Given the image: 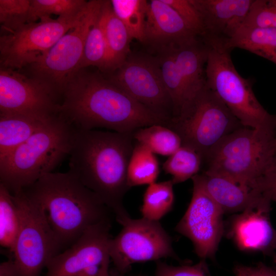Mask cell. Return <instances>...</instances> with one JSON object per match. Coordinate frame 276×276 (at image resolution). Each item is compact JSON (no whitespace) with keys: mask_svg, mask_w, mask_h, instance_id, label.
I'll return each instance as SVG.
<instances>
[{"mask_svg":"<svg viewBox=\"0 0 276 276\" xmlns=\"http://www.w3.org/2000/svg\"><path fill=\"white\" fill-rule=\"evenodd\" d=\"M59 113L78 129L104 128L133 133L153 125L166 126L170 119L134 99L109 79L81 70L63 93Z\"/></svg>","mask_w":276,"mask_h":276,"instance_id":"cell-1","label":"cell"},{"mask_svg":"<svg viewBox=\"0 0 276 276\" xmlns=\"http://www.w3.org/2000/svg\"><path fill=\"white\" fill-rule=\"evenodd\" d=\"M133 133L75 128L69 171L95 193L121 225L130 217L123 205L129 189L127 168L135 142Z\"/></svg>","mask_w":276,"mask_h":276,"instance_id":"cell-2","label":"cell"},{"mask_svg":"<svg viewBox=\"0 0 276 276\" xmlns=\"http://www.w3.org/2000/svg\"><path fill=\"white\" fill-rule=\"evenodd\" d=\"M24 191L44 209L63 248L91 226L110 220V210L69 171L47 174Z\"/></svg>","mask_w":276,"mask_h":276,"instance_id":"cell-3","label":"cell"},{"mask_svg":"<svg viewBox=\"0 0 276 276\" xmlns=\"http://www.w3.org/2000/svg\"><path fill=\"white\" fill-rule=\"evenodd\" d=\"M75 130L59 113L0 160V183L13 194L53 172L69 155Z\"/></svg>","mask_w":276,"mask_h":276,"instance_id":"cell-4","label":"cell"},{"mask_svg":"<svg viewBox=\"0 0 276 276\" xmlns=\"http://www.w3.org/2000/svg\"><path fill=\"white\" fill-rule=\"evenodd\" d=\"M275 140L276 125L258 129L242 126L208 152L203 171L260 192L259 184L276 154Z\"/></svg>","mask_w":276,"mask_h":276,"instance_id":"cell-5","label":"cell"},{"mask_svg":"<svg viewBox=\"0 0 276 276\" xmlns=\"http://www.w3.org/2000/svg\"><path fill=\"white\" fill-rule=\"evenodd\" d=\"M208 48L206 85L223 102L243 126L254 129L276 125V115L269 113L260 103L249 79L236 70L226 41L202 37Z\"/></svg>","mask_w":276,"mask_h":276,"instance_id":"cell-6","label":"cell"},{"mask_svg":"<svg viewBox=\"0 0 276 276\" xmlns=\"http://www.w3.org/2000/svg\"><path fill=\"white\" fill-rule=\"evenodd\" d=\"M12 195L20 217L19 230L11 252L17 276H40L63 247L42 206L24 190Z\"/></svg>","mask_w":276,"mask_h":276,"instance_id":"cell-7","label":"cell"},{"mask_svg":"<svg viewBox=\"0 0 276 276\" xmlns=\"http://www.w3.org/2000/svg\"><path fill=\"white\" fill-rule=\"evenodd\" d=\"M203 158L225 136L243 126L218 97L206 87L184 116L172 118L167 126Z\"/></svg>","mask_w":276,"mask_h":276,"instance_id":"cell-8","label":"cell"},{"mask_svg":"<svg viewBox=\"0 0 276 276\" xmlns=\"http://www.w3.org/2000/svg\"><path fill=\"white\" fill-rule=\"evenodd\" d=\"M104 1H88L85 12L74 27L63 35L36 63L27 67L29 76L45 83L57 96L79 71L88 32L102 10Z\"/></svg>","mask_w":276,"mask_h":276,"instance_id":"cell-9","label":"cell"},{"mask_svg":"<svg viewBox=\"0 0 276 276\" xmlns=\"http://www.w3.org/2000/svg\"><path fill=\"white\" fill-rule=\"evenodd\" d=\"M85 8L75 15L43 17L27 23L0 37L1 67L19 70L36 63L79 22Z\"/></svg>","mask_w":276,"mask_h":276,"instance_id":"cell-10","label":"cell"},{"mask_svg":"<svg viewBox=\"0 0 276 276\" xmlns=\"http://www.w3.org/2000/svg\"><path fill=\"white\" fill-rule=\"evenodd\" d=\"M109 243L114 268L126 274L133 264L171 258L178 260L172 240L158 221L131 218Z\"/></svg>","mask_w":276,"mask_h":276,"instance_id":"cell-11","label":"cell"},{"mask_svg":"<svg viewBox=\"0 0 276 276\" xmlns=\"http://www.w3.org/2000/svg\"><path fill=\"white\" fill-rule=\"evenodd\" d=\"M111 220L91 226L54 257L45 276H112L109 243Z\"/></svg>","mask_w":276,"mask_h":276,"instance_id":"cell-12","label":"cell"},{"mask_svg":"<svg viewBox=\"0 0 276 276\" xmlns=\"http://www.w3.org/2000/svg\"><path fill=\"white\" fill-rule=\"evenodd\" d=\"M134 99L171 120L172 104L156 57L129 55L109 79Z\"/></svg>","mask_w":276,"mask_h":276,"instance_id":"cell-13","label":"cell"},{"mask_svg":"<svg viewBox=\"0 0 276 276\" xmlns=\"http://www.w3.org/2000/svg\"><path fill=\"white\" fill-rule=\"evenodd\" d=\"M53 89L19 70L1 67L0 114L50 116L59 113Z\"/></svg>","mask_w":276,"mask_h":276,"instance_id":"cell-14","label":"cell"},{"mask_svg":"<svg viewBox=\"0 0 276 276\" xmlns=\"http://www.w3.org/2000/svg\"><path fill=\"white\" fill-rule=\"evenodd\" d=\"M193 183L191 201L175 231L192 241L201 260L213 259L224 232V213L197 182Z\"/></svg>","mask_w":276,"mask_h":276,"instance_id":"cell-15","label":"cell"},{"mask_svg":"<svg viewBox=\"0 0 276 276\" xmlns=\"http://www.w3.org/2000/svg\"><path fill=\"white\" fill-rule=\"evenodd\" d=\"M270 203L265 200L232 219L228 236L240 250L266 253L276 248V232L268 217Z\"/></svg>","mask_w":276,"mask_h":276,"instance_id":"cell-16","label":"cell"},{"mask_svg":"<svg viewBox=\"0 0 276 276\" xmlns=\"http://www.w3.org/2000/svg\"><path fill=\"white\" fill-rule=\"evenodd\" d=\"M199 37L189 29L177 12L163 0L148 2L144 43L158 54Z\"/></svg>","mask_w":276,"mask_h":276,"instance_id":"cell-17","label":"cell"},{"mask_svg":"<svg viewBox=\"0 0 276 276\" xmlns=\"http://www.w3.org/2000/svg\"><path fill=\"white\" fill-rule=\"evenodd\" d=\"M203 25L201 37L227 41L242 26L253 0H190Z\"/></svg>","mask_w":276,"mask_h":276,"instance_id":"cell-18","label":"cell"},{"mask_svg":"<svg viewBox=\"0 0 276 276\" xmlns=\"http://www.w3.org/2000/svg\"><path fill=\"white\" fill-rule=\"evenodd\" d=\"M224 213L242 212L267 198L260 192L220 175L203 171L192 178Z\"/></svg>","mask_w":276,"mask_h":276,"instance_id":"cell-19","label":"cell"},{"mask_svg":"<svg viewBox=\"0 0 276 276\" xmlns=\"http://www.w3.org/2000/svg\"><path fill=\"white\" fill-rule=\"evenodd\" d=\"M58 114L50 116L0 114V160Z\"/></svg>","mask_w":276,"mask_h":276,"instance_id":"cell-20","label":"cell"},{"mask_svg":"<svg viewBox=\"0 0 276 276\" xmlns=\"http://www.w3.org/2000/svg\"><path fill=\"white\" fill-rule=\"evenodd\" d=\"M103 14L106 56L101 71L112 73L129 55L132 39L125 25L113 13L110 1H104Z\"/></svg>","mask_w":276,"mask_h":276,"instance_id":"cell-21","label":"cell"},{"mask_svg":"<svg viewBox=\"0 0 276 276\" xmlns=\"http://www.w3.org/2000/svg\"><path fill=\"white\" fill-rule=\"evenodd\" d=\"M226 45L232 50H245L276 64V29L242 26Z\"/></svg>","mask_w":276,"mask_h":276,"instance_id":"cell-22","label":"cell"},{"mask_svg":"<svg viewBox=\"0 0 276 276\" xmlns=\"http://www.w3.org/2000/svg\"><path fill=\"white\" fill-rule=\"evenodd\" d=\"M159 173V163L155 154L146 146L135 142L127 168L129 188L153 183Z\"/></svg>","mask_w":276,"mask_h":276,"instance_id":"cell-23","label":"cell"},{"mask_svg":"<svg viewBox=\"0 0 276 276\" xmlns=\"http://www.w3.org/2000/svg\"><path fill=\"white\" fill-rule=\"evenodd\" d=\"M134 141L149 149L154 154L170 156L182 146L179 136L162 125L140 128L133 132Z\"/></svg>","mask_w":276,"mask_h":276,"instance_id":"cell-24","label":"cell"},{"mask_svg":"<svg viewBox=\"0 0 276 276\" xmlns=\"http://www.w3.org/2000/svg\"><path fill=\"white\" fill-rule=\"evenodd\" d=\"M174 185L171 179L148 185L141 208L143 218L158 221L172 210L174 201Z\"/></svg>","mask_w":276,"mask_h":276,"instance_id":"cell-25","label":"cell"},{"mask_svg":"<svg viewBox=\"0 0 276 276\" xmlns=\"http://www.w3.org/2000/svg\"><path fill=\"white\" fill-rule=\"evenodd\" d=\"M112 11L123 23L131 39L145 42L148 2L145 0H111Z\"/></svg>","mask_w":276,"mask_h":276,"instance_id":"cell-26","label":"cell"},{"mask_svg":"<svg viewBox=\"0 0 276 276\" xmlns=\"http://www.w3.org/2000/svg\"><path fill=\"white\" fill-rule=\"evenodd\" d=\"M202 156L194 149L182 145L164 163L166 173L172 176L174 184L179 183L198 174L203 165Z\"/></svg>","mask_w":276,"mask_h":276,"instance_id":"cell-27","label":"cell"},{"mask_svg":"<svg viewBox=\"0 0 276 276\" xmlns=\"http://www.w3.org/2000/svg\"><path fill=\"white\" fill-rule=\"evenodd\" d=\"M20 225V217L12 194L0 183V244L12 252Z\"/></svg>","mask_w":276,"mask_h":276,"instance_id":"cell-28","label":"cell"},{"mask_svg":"<svg viewBox=\"0 0 276 276\" xmlns=\"http://www.w3.org/2000/svg\"><path fill=\"white\" fill-rule=\"evenodd\" d=\"M106 56V46L102 6L100 13L91 26L86 37L79 71L90 66H97L101 70Z\"/></svg>","mask_w":276,"mask_h":276,"instance_id":"cell-29","label":"cell"},{"mask_svg":"<svg viewBox=\"0 0 276 276\" xmlns=\"http://www.w3.org/2000/svg\"><path fill=\"white\" fill-rule=\"evenodd\" d=\"M87 3L85 0H31L29 23L52 14L61 17L75 15L85 8Z\"/></svg>","mask_w":276,"mask_h":276,"instance_id":"cell-30","label":"cell"},{"mask_svg":"<svg viewBox=\"0 0 276 276\" xmlns=\"http://www.w3.org/2000/svg\"><path fill=\"white\" fill-rule=\"evenodd\" d=\"M31 0H0V23L3 33L29 23Z\"/></svg>","mask_w":276,"mask_h":276,"instance_id":"cell-31","label":"cell"},{"mask_svg":"<svg viewBox=\"0 0 276 276\" xmlns=\"http://www.w3.org/2000/svg\"><path fill=\"white\" fill-rule=\"evenodd\" d=\"M242 26L276 29V0H253Z\"/></svg>","mask_w":276,"mask_h":276,"instance_id":"cell-32","label":"cell"},{"mask_svg":"<svg viewBox=\"0 0 276 276\" xmlns=\"http://www.w3.org/2000/svg\"><path fill=\"white\" fill-rule=\"evenodd\" d=\"M154 276H211L205 260L194 265L173 266L158 260Z\"/></svg>","mask_w":276,"mask_h":276,"instance_id":"cell-33","label":"cell"},{"mask_svg":"<svg viewBox=\"0 0 276 276\" xmlns=\"http://www.w3.org/2000/svg\"><path fill=\"white\" fill-rule=\"evenodd\" d=\"M171 7L193 33L202 36L203 29L200 16L190 0H163Z\"/></svg>","mask_w":276,"mask_h":276,"instance_id":"cell-34","label":"cell"},{"mask_svg":"<svg viewBox=\"0 0 276 276\" xmlns=\"http://www.w3.org/2000/svg\"><path fill=\"white\" fill-rule=\"evenodd\" d=\"M259 190L271 202L276 203V154L259 185Z\"/></svg>","mask_w":276,"mask_h":276,"instance_id":"cell-35","label":"cell"},{"mask_svg":"<svg viewBox=\"0 0 276 276\" xmlns=\"http://www.w3.org/2000/svg\"><path fill=\"white\" fill-rule=\"evenodd\" d=\"M234 271L243 276H276V270L260 263L255 266L237 265Z\"/></svg>","mask_w":276,"mask_h":276,"instance_id":"cell-36","label":"cell"},{"mask_svg":"<svg viewBox=\"0 0 276 276\" xmlns=\"http://www.w3.org/2000/svg\"><path fill=\"white\" fill-rule=\"evenodd\" d=\"M0 276H17L15 268L12 259L1 263Z\"/></svg>","mask_w":276,"mask_h":276,"instance_id":"cell-37","label":"cell"},{"mask_svg":"<svg viewBox=\"0 0 276 276\" xmlns=\"http://www.w3.org/2000/svg\"><path fill=\"white\" fill-rule=\"evenodd\" d=\"M112 276H126V274H122L117 271L114 268L111 269Z\"/></svg>","mask_w":276,"mask_h":276,"instance_id":"cell-38","label":"cell"},{"mask_svg":"<svg viewBox=\"0 0 276 276\" xmlns=\"http://www.w3.org/2000/svg\"><path fill=\"white\" fill-rule=\"evenodd\" d=\"M234 273L236 276H243L241 273L237 271H234Z\"/></svg>","mask_w":276,"mask_h":276,"instance_id":"cell-39","label":"cell"},{"mask_svg":"<svg viewBox=\"0 0 276 276\" xmlns=\"http://www.w3.org/2000/svg\"><path fill=\"white\" fill-rule=\"evenodd\" d=\"M135 276H143V275L139 274V275H135Z\"/></svg>","mask_w":276,"mask_h":276,"instance_id":"cell-40","label":"cell"},{"mask_svg":"<svg viewBox=\"0 0 276 276\" xmlns=\"http://www.w3.org/2000/svg\"><path fill=\"white\" fill-rule=\"evenodd\" d=\"M275 150H276V140H275Z\"/></svg>","mask_w":276,"mask_h":276,"instance_id":"cell-41","label":"cell"}]
</instances>
